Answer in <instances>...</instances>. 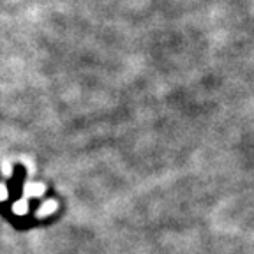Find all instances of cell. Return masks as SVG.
Wrapping results in <instances>:
<instances>
[{"instance_id":"cell-1","label":"cell","mask_w":254,"mask_h":254,"mask_svg":"<svg viewBox=\"0 0 254 254\" xmlns=\"http://www.w3.org/2000/svg\"><path fill=\"white\" fill-rule=\"evenodd\" d=\"M46 187L39 182H30L23 187V196L25 198H39V196L44 194Z\"/></svg>"},{"instance_id":"cell-2","label":"cell","mask_w":254,"mask_h":254,"mask_svg":"<svg viewBox=\"0 0 254 254\" xmlns=\"http://www.w3.org/2000/svg\"><path fill=\"white\" fill-rule=\"evenodd\" d=\"M57 208H59V203H57L55 199H46L43 205H39L36 215H37V217H46V215L57 212Z\"/></svg>"},{"instance_id":"cell-3","label":"cell","mask_w":254,"mask_h":254,"mask_svg":"<svg viewBox=\"0 0 254 254\" xmlns=\"http://www.w3.org/2000/svg\"><path fill=\"white\" fill-rule=\"evenodd\" d=\"M12 212L16 215H25L28 212V201L27 199H18V201L12 205Z\"/></svg>"},{"instance_id":"cell-4","label":"cell","mask_w":254,"mask_h":254,"mask_svg":"<svg viewBox=\"0 0 254 254\" xmlns=\"http://www.w3.org/2000/svg\"><path fill=\"white\" fill-rule=\"evenodd\" d=\"M9 198V192H7V187L4 184H0V201H5Z\"/></svg>"},{"instance_id":"cell-5","label":"cell","mask_w":254,"mask_h":254,"mask_svg":"<svg viewBox=\"0 0 254 254\" xmlns=\"http://www.w3.org/2000/svg\"><path fill=\"white\" fill-rule=\"evenodd\" d=\"M2 171H4L5 177H11V166H9V164H4V170Z\"/></svg>"}]
</instances>
